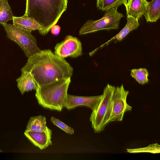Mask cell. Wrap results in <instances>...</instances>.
Listing matches in <instances>:
<instances>
[{
	"instance_id": "1",
	"label": "cell",
	"mask_w": 160,
	"mask_h": 160,
	"mask_svg": "<svg viewBox=\"0 0 160 160\" xmlns=\"http://www.w3.org/2000/svg\"><path fill=\"white\" fill-rule=\"evenodd\" d=\"M73 70L66 60L56 55L50 49L41 50L28 58L21 69V72H30L40 86L71 78Z\"/></svg>"
},
{
	"instance_id": "2",
	"label": "cell",
	"mask_w": 160,
	"mask_h": 160,
	"mask_svg": "<svg viewBox=\"0 0 160 160\" xmlns=\"http://www.w3.org/2000/svg\"><path fill=\"white\" fill-rule=\"evenodd\" d=\"M68 0H26L24 15L38 22L45 35L66 10Z\"/></svg>"
},
{
	"instance_id": "3",
	"label": "cell",
	"mask_w": 160,
	"mask_h": 160,
	"mask_svg": "<svg viewBox=\"0 0 160 160\" xmlns=\"http://www.w3.org/2000/svg\"><path fill=\"white\" fill-rule=\"evenodd\" d=\"M71 78L61 79L41 86L37 84L35 95L39 104L45 108L61 111L64 107Z\"/></svg>"
},
{
	"instance_id": "4",
	"label": "cell",
	"mask_w": 160,
	"mask_h": 160,
	"mask_svg": "<svg viewBox=\"0 0 160 160\" xmlns=\"http://www.w3.org/2000/svg\"><path fill=\"white\" fill-rule=\"evenodd\" d=\"M116 87L108 84L103 90V97L90 117L92 128L95 132L103 131L110 123L113 101V95Z\"/></svg>"
},
{
	"instance_id": "5",
	"label": "cell",
	"mask_w": 160,
	"mask_h": 160,
	"mask_svg": "<svg viewBox=\"0 0 160 160\" xmlns=\"http://www.w3.org/2000/svg\"><path fill=\"white\" fill-rule=\"evenodd\" d=\"M1 25L4 29L7 38L18 45L28 58L41 50L38 47L36 39L31 32L20 29L13 24L7 23Z\"/></svg>"
},
{
	"instance_id": "6",
	"label": "cell",
	"mask_w": 160,
	"mask_h": 160,
	"mask_svg": "<svg viewBox=\"0 0 160 160\" xmlns=\"http://www.w3.org/2000/svg\"><path fill=\"white\" fill-rule=\"evenodd\" d=\"M117 8H112L105 11L103 16L98 20H88L80 29L79 34L84 35L101 30L109 31L118 29L120 20L124 16L118 12Z\"/></svg>"
},
{
	"instance_id": "7",
	"label": "cell",
	"mask_w": 160,
	"mask_h": 160,
	"mask_svg": "<svg viewBox=\"0 0 160 160\" xmlns=\"http://www.w3.org/2000/svg\"><path fill=\"white\" fill-rule=\"evenodd\" d=\"M129 93V91L124 89L123 84L120 87H116L113 95V104L110 122L122 121L124 113L132 110V107L126 101Z\"/></svg>"
},
{
	"instance_id": "8",
	"label": "cell",
	"mask_w": 160,
	"mask_h": 160,
	"mask_svg": "<svg viewBox=\"0 0 160 160\" xmlns=\"http://www.w3.org/2000/svg\"><path fill=\"white\" fill-rule=\"evenodd\" d=\"M54 49V53L64 58H76L82 54L81 42L77 37L70 35L66 36L64 40L57 43Z\"/></svg>"
},
{
	"instance_id": "9",
	"label": "cell",
	"mask_w": 160,
	"mask_h": 160,
	"mask_svg": "<svg viewBox=\"0 0 160 160\" xmlns=\"http://www.w3.org/2000/svg\"><path fill=\"white\" fill-rule=\"evenodd\" d=\"M103 95L94 96H78L67 94L64 107L68 109H73L79 106H86L92 111L97 107Z\"/></svg>"
},
{
	"instance_id": "10",
	"label": "cell",
	"mask_w": 160,
	"mask_h": 160,
	"mask_svg": "<svg viewBox=\"0 0 160 160\" xmlns=\"http://www.w3.org/2000/svg\"><path fill=\"white\" fill-rule=\"evenodd\" d=\"M24 134L31 143L41 150L52 144V131L48 127L45 130L40 132L26 130Z\"/></svg>"
},
{
	"instance_id": "11",
	"label": "cell",
	"mask_w": 160,
	"mask_h": 160,
	"mask_svg": "<svg viewBox=\"0 0 160 160\" xmlns=\"http://www.w3.org/2000/svg\"><path fill=\"white\" fill-rule=\"evenodd\" d=\"M127 22L124 27L121 30L114 36L103 44L100 46L89 53L90 56H92L99 49L108 46L110 43L114 42L115 43L122 41L132 31L138 28L139 26L138 20L133 17L127 16Z\"/></svg>"
},
{
	"instance_id": "12",
	"label": "cell",
	"mask_w": 160,
	"mask_h": 160,
	"mask_svg": "<svg viewBox=\"0 0 160 160\" xmlns=\"http://www.w3.org/2000/svg\"><path fill=\"white\" fill-rule=\"evenodd\" d=\"M148 2L147 0H128L125 5L127 16L138 20L144 15Z\"/></svg>"
},
{
	"instance_id": "13",
	"label": "cell",
	"mask_w": 160,
	"mask_h": 160,
	"mask_svg": "<svg viewBox=\"0 0 160 160\" xmlns=\"http://www.w3.org/2000/svg\"><path fill=\"white\" fill-rule=\"evenodd\" d=\"M12 20L13 24L20 29L31 32L37 30L40 34H42V26L34 19L24 14L21 17L13 16Z\"/></svg>"
},
{
	"instance_id": "14",
	"label": "cell",
	"mask_w": 160,
	"mask_h": 160,
	"mask_svg": "<svg viewBox=\"0 0 160 160\" xmlns=\"http://www.w3.org/2000/svg\"><path fill=\"white\" fill-rule=\"evenodd\" d=\"M17 87L23 95L26 92L36 90L37 84L30 72H22L21 76L16 80Z\"/></svg>"
},
{
	"instance_id": "15",
	"label": "cell",
	"mask_w": 160,
	"mask_h": 160,
	"mask_svg": "<svg viewBox=\"0 0 160 160\" xmlns=\"http://www.w3.org/2000/svg\"><path fill=\"white\" fill-rule=\"evenodd\" d=\"M147 22H156L160 18V0L148 2L144 15Z\"/></svg>"
},
{
	"instance_id": "16",
	"label": "cell",
	"mask_w": 160,
	"mask_h": 160,
	"mask_svg": "<svg viewBox=\"0 0 160 160\" xmlns=\"http://www.w3.org/2000/svg\"><path fill=\"white\" fill-rule=\"evenodd\" d=\"M46 118L42 115L31 117L27 124L26 130L40 132L45 130L47 127Z\"/></svg>"
},
{
	"instance_id": "17",
	"label": "cell",
	"mask_w": 160,
	"mask_h": 160,
	"mask_svg": "<svg viewBox=\"0 0 160 160\" xmlns=\"http://www.w3.org/2000/svg\"><path fill=\"white\" fill-rule=\"evenodd\" d=\"M128 0H96V7L100 10L105 11L111 8L124 6Z\"/></svg>"
},
{
	"instance_id": "18",
	"label": "cell",
	"mask_w": 160,
	"mask_h": 160,
	"mask_svg": "<svg viewBox=\"0 0 160 160\" xmlns=\"http://www.w3.org/2000/svg\"><path fill=\"white\" fill-rule=\"evenodd\" d=\"M13 16L8 0H0V24L12 20Z\"/></svg>"
},
{
	"instance_id": "19",
	"label": "cell",
	"mask_w": 160,
	"mask_h": 160,
	"mask_svg": "<svg viewBox=\"0 0 160 160\" xmlns=\"http://www.w3.org/2000/svg\"><path fill=\"white\" fill-rule=\"evenodd\" d=\"M130 74L140 84L144 85L149 81V73L145 68L132 69Z\"/></svg>"
},
{
	"instance_id": "20",
	"label": "cell",
	"mask_w": 160,
	"mask_h": 160,
	"mask_svg": "<svg viewBox=\"0 0 160 160\" xmlns=\"http://www.w3.org/2000/svg\"><path fill=\"white\" fill-rule=\"evenodd\" d=\"M127 152L130 153L148 152L153 154L159 153L160 145L157 143L149 144L147 146L137 148L126 149Z\"/></svg>"
},
{
	"instance_id": "21",
	"label": "cell",
	"mask_w": 160,
	"mask_h": 160,
	"mask_svg": "<svg viewBox=\"0 0 160 160\" xmlns=\"http://www.w3.org/2000/svg\"><path fill=\"white\" fill-rule=\"evenodd\" d=\"M50 121L66 133L71 135L74 133V130L72 128L68 126L58 119L52 116L51 117Z\"/></svg>"
},
{
	"instance_id": "22",
	"label": "cell",
	"mask_w": 160,
	"mask_h": 160,
	"mask_svg": "<svg viewBox=\"0 0 160 160\" xmlns=\"http://www.w3.org/2000/svg\"><path fill=\"white\" fill-rule=\"evenodd\" d=\"M60 29L61 28L59 25L55 24L50 29L51 32L52 34L57 36L59 33Z\"/></svg>"
},
{
	"instance_id": "23",
	"label": "cell",
	"mask_w": 160,
	"mask_h": 160,
	"mask_svg": "<svg viewBox=\"0 0 160 160\" xmlns=\"http://www.w3.org/2000/svg\"><path fill=\"white\" fill-rule=\"evenodd\" d=\"M2 152V151H0V152Z\"/></svg>"
}]
</instances>
